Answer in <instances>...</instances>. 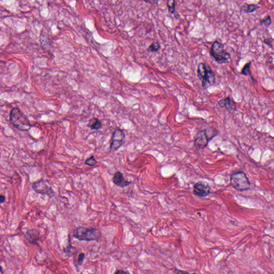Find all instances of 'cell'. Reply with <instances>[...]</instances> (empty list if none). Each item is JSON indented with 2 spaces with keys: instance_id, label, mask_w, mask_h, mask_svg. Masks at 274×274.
<instances>
[{
  "instance_id": "6da1fadb",
  "label": "cell",
  "mask_w": 274,
  "mask_h": 274,
  "mask_svg": "<svg viewBox=\"0 0 274 274\" xmlns=\"http://www.w3.org/2000/svg\"><path fill=\"white\" fill-rule=\"evenodd\" d=\"M10 121L13 126L22 131H28L31 128L28 118L18 108H14L10 114Z\"/></svg>"
},
{
  "instance_id": "7a4b0ae2",
  "label": "cell",
  "mask_w": 274,
  "mask_h": 274,
  "mask_svg": "<svg viewBox=\"0 0 274 274\" xmlns=\"http://www.w3.org/2000/svg\"><path fill=\"white\" fill-rule=\"evenodd\" d=\"M198 77L202 83V87L207 88L216 82L215 75L207 64L200 63L198 67Z\"/></svg>"
},
{
  "instance_id": "3957f363",
  "label": "cell",
  "mask_w": 274,
  "mask_h": 274,
  "mask_svg": "<svg viewBox=\"0 0 274 274\" xmlns=\"http://www.w3.org/2000/svg\"><path fill=\"white\" fill-rule=\"evenodd\" d=\"M218 133L217 130L211 127L198 132L194 141V146L198 149L206 148L209 142L216 136Z\"/></svg>"
},
{
  "instance_id": "277c9868",
  "label": "cell",
  "mask_w": 274,
  "mask_h": 274,
  "mask_svg": "<svg viewBox=\"0 0 274 274\" xmlns=\"http://www.w3.org/2000/svg\"><path fill=\"white\" fill-rule=\"evenodd\" d=\"M100 236V232L97 229L80 226L75 230L73 237L81 241L90 242L98 240Z\"/></svg>"
},
{
  "instance_id": "5b68a950",
  "label": "cell",
  "mask_w": 274,
  "mask_h": 274,
  "mask_svg": "<svg viewBox=\"0 0 274 274\" xmlns=\"http://www.w3.org/2000/svg\"><path fill=\"white\" fill-rule=\"evenodd\" d=\"M230 183L234 188L240 191L247 190L251 186L247 176L242 171L233 174L231 176Z\"/></svg>"
},
{
  "instance_id": "8992f818",
  "label": "cell",
  "mask_w": 274,
  "mask_h": 274,
  "mask_svg": "<svg viewBox=\"0 0 274 274\" xmlns=\"http://www.w3.org/2000/svg\"><path fill=\"white\" fill-rule=\"evenodd\" d=\"M211 55L217 62L224 63L230 58V55L224 49V45L217 40L214 41L211 46Z\"/></svg>"
},
{
  "instance_id": "52a82bcc",
  "label": "cell",
  "mask_w": 274,
  "mask_h": 274,
  "mask_svg": "<svg viewBox=\"0 0 274 274\" xmlns=\"http://www.w3.org/2000/svg\"><path fill=\"white\" fill-rule=\"evenodd\" d=\"M125 139V135L124 131L117 129L112 134L110 150L111 152H115L118 150L122 146Z\"/></svg>"
},
{
  "instance_id": "ba28073f",
  "label": "cell",
  "mask_w": 274,
  "mask_h": 274,
  "mask_svg": "<svg viewBox=\"0 0 274 274\" xmlns=\"http://www.w3.org/2000/svg\"><path fill=\"white\" fill-rule=\"evenodd\" d=\"M32 188L36 193L47 195L50 198H53L55 195V192L53 189L44 180H41L33 183Z\"/></svg>"
},
{
  "instance_id": "9c48e42d",
  "label": "cell",
  "mask_w": 274,
  "mask_h": 274,
  "mask_svg": "<svg viewBox=\"0 0 274 274\" xmlns=\"http://www.w3.org/2000/svg\"><path fill=\"white\" fill-rule=\"evenodd\" d=\"M211 188L205 182L199 181L194 185L193 193L199 197H205L210 193Z\"/></svg>"
},
{
  "instance_id": "30bf717a",
  "label": "cell",
  "mask_w": 274,
  "mask_h": 274,
  "mask_svg": "<svg viewBox=\"0 0 274 274\" xmlns=\"http://www.w3.org/2000/svg\"><path fill=\"white\" fill-rule=\"evenodd\" d=\"M25 238L28 242L35 245L40 239V234L36 230H28L25 234Z\"/></svg>"
},
{
  "instance_id": "8fae6325",
  "label": "cell",
  "mask_w": 274,
  "mask_h": 274,
  "mask_svg": "<svg viewBox=\"0 0 274 274\" xmlns=\"http://www.w3.org/2000/svg\"><path fill=\"white\" fill-rule=\"evenodd\" d=\"M112 182L116 185L122 188H125L131 183V182L124 180L123 174L119 171H117L115 174L112 178Z\"/></svg>"
},
{
  "instance_id": "7c38bea8",
  "label": "cell",
  "mask_w": 274,
  "mask_h": 274,
  "mask_svg": "<svg viewBox=\"0 0 274 274\" xmlns=\"http://www.w3.org/2000/svg\"><path fill=\"white\" fill-rule=\"evenodd\" d=\"M219 104L221 107L225 108L230 112H234L236 110V106L233 100L230 97H227L219 101Z\"/></svg>"
},
{
  "instance_id": "4fadbf2b",
  "label": "cell",
  "mask_w": 274,
  "mask_h": 274,
  "mask_svg": "<svg viewBox=\"0 0 274 274\" xmlns=\"http://www.w3.org/2000/svg\"><path fill=\"white\" fill-rule=\"evenodd\" d=\"M258 8H259V7L254 4L245 3L242 7V10L245 13H247V14L252 13L256 11Z\"/></svg>"
},
{
  "instance_id": "5bb4252c",
  "label": "cell",
  "mask_w": 274,
  "mask_h": 274,
  "mask_svg": "<svg viewBox=\"0 0 274 274\" xmlns=\"http://www.w3.org/2000/svg\"><path fill=\"white\" fill-rule=\"evenodd\" d=\"M87 125L92 130H97L102 127V123L98 118H93L90 120Z\"/></svg>"
},
{
  "instance_id": "9a60e30c",
  "label": "cell",
  "mask_w": 274,
  "mask_h": 274,
  "mask_svg": "<svg viewBox=\"0 0 274 274\" xmlns=\"http://www.w3.org/2000/svg\"><path fill=\"white\" fill-rule=\"evenodd\" d=\"M167 7L171 14L175 13L176 2L175 0H168Z\"/></svg>"
},
{
  "instance_id": "2e32d148",
  "label": "cell",
  "mask_w": 274,
  "mask_h": 274,
  "mask_svg": "<svg viewBox=\"0 0 274 274\" xmlns=\"http://www.w3.org/2000/svg\"><path fill=\"white\" fill-rule=\"evenodd\" d=\"M160 45L157 42H154L150 45L147 50L149 52H156L160 50Z\"/></svg>"
},
{
  "instance_id": "e0dca14e",
  "label": "cell",
  "mask_w": 274,
  "mask_h": 274,
  "mask_svg": "<svg viewBox=\"0 0 274 274\" xmlns=\"http://www.w3.org/2000/svg\"><path fill=\"white\" fill-rule=\"evenodd\" d=\"M251 64V62L246 64L245 65V66L243 67L242 70L241 74H242L243 75H245V76L250 75V76H251V72L250 71Z\"/></svg>"
},
{
  "instance_id": "ac0fdd59",
  "label": "cell",
  "mask_w": 274,
  "mask_h": 274,
  "mask_svg": "<svg viewBox=\"0 0 274 274\" xmlns=\"http://www.w3.org/2000/svg\"><path fill=\"white\" fill-rule=\"evenodd\" d=\"M261 24L265 25L267 27H269L271 24V19L270 16L268 15L265 17L261 21Z\"/></svg>"
},
{
  "instance_id": "d6986e66",
  "label": "cell",
  "mask_w": 274,
  "mask_h": 274,
  "mask_svg": "<svg viewBox=\"0 0 274 274\" xmlns=\"http://www.w3.org/2000/svg\"><path fill=\"white\" fill-rule=\"evenodd\" d=\"M96 163H97V161L93 156L88 158L85 162V164L89 166H94Z\"/></svg>"
},
{
  "instance_id": "ffe728a7",
  "label": "cell",
  "mask_w": 274,
  "mask_h": 274,
  "mask_svg": "<svg viewBox=\"0 0 274 274\" xmlns=\"http://www.w3.org/2000/svg\"><path fill=\"white\" fill-rule=\"evenodd\" d=\"M85 259V254L83 253H81L78 257V261H77L79 265H81L83 263Z\"/></svg>"
},
{
  "instance_id": "44dd1931",
  "label": "cell",
  "mask_w": 274,
  "mask_h": 274,
  "mask_svg": "<svg viewBox=\"0 0 274 274\" xmlns=\"http://www.w3.org/2000/svg\"><path fill=\"white\" fill-rule=\"evenodd\" d=\"M263 43L265 44V45H267L270 48H273V41L270 39V38H267L265 39L263 41Z\"/></svg>"
},
{
  "instance_id": "7402d4cb",
  "label": "cell",
  "mask_w": 274,
  "mask_h": 274,
  "mask_svg": "<svg viewBox=\"0 0 274 274\" xmlns=\"http://www.w3.org/2000/svg\"><path fill=\"white\" fill-rule=\"evenodd\" d=\"M146 3L151 5H157L158 3V0H144Z\"/></svg>"
},
{
  "instance_id": "603a6c76",
  "label": "cell",
  "mask_w": 274,
  "mask_h": 274,
  "mask_svg": "<svg viewBox=\"0 0 274 274\" xmlns=\"http://www.w3.org/2000/svg\"><path fill=\"white\" fill-rule=\"evenodd\" d=\"M5 197L4 195H0V201H1V203H3V202H5Z\"/></svg>"
},
{
  "instance_id": "cb8c5ba5",
  "label": "cell",
  "mask_w": 274,
  "mask_h": 274,
  "mask_svg": "<svg viewBox=\"0 0 274 274\" xmlns=\"http://www.w3.org/2000/svg\"><path fill=\"white\" fill-rule=\"evenodd\" d=\"M115 273H116V274H126V273H128V272H126V271H125L120 270H118V271H117L116 272H115Z\"/></svg>"
},
{
  "instance_id": "d4e9b609",
  "label": "cell",
  "mask_w": 274,
  "mask_h": 274,
  "mask_svg": "<svg viewBox=\"0 0 274 274\" xmlns=\"http://www.w3.org/2000/svg\"><path fill=\"white\" fill-rule=\"evenodd\" d=\"M1 273H3V269H2V267H1Z\"/></svg>"
}]
</instances>
